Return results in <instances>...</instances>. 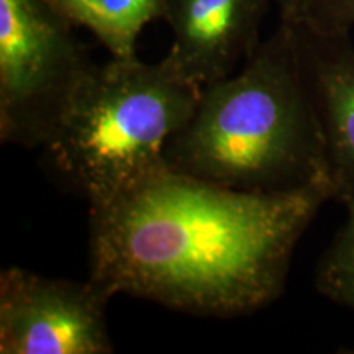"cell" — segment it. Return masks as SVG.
I'll return each instance as SVG.
<instances>
[{
	"label": "cell",
	"mask_w": 354,
	"mask_h": 354,
	"mask_svg": "<svg viewBox=\"0 0 354 354\" xmlns=\"http://www.w3.org/2000/svg\"><path fill=\"white\" fill-rule=\"evenodd\" d=\"M330 185L248 192L154 172L91 209L88 279L105 294L201 317L253 313L282 294L295 246Z\"/></svg>",
	"instance_id": "cell-1"
},
{
	"label": "cell",
	"mask_w": 354,
	"mask_h": 354,
	"mask_svg": "<svg viewBox=\"0 0 354 354\" xmlns=\"http://www.w3.org/2000/svg\"><path fill=\"white\" fill-rule=\"evenodd\" d=\"M165 162L174 172L248 192L333 189L289 21L261 39L240 73L202 87L192 118L166 146Z\"/></svg>",
	"instance_id": "cell-2"
},
{
	"label": "cell",
	"mask_w": 354,
	"mask_h": 354,
	"mask_svg": "<svg viewBox=\"0 0 354 354\" xmlns=\"http://www.w3.org/2000/svg\"><path fill=\"white\" fill-rule=\"evenodd\" d=\"M202 86L169 51L159 63L112 57L71 95L44 153L91 209L165 169V149L192 118Z\"/></svg>",
	"instance_id": "cell-3"
},
{
	"label": "cell",
	"mask_w": 354,
	"mask_h": 354,
	"mask_svg": "<svg viewBox=\"0 0 354 354\" xmlns=\"http://www.w3.org/2000/svg\"><path fill=\"white\" fill-rule=\"evenodd\" d=\"M51 0H0V138L44 148L79 82L87 48Z\"/></svg>",
	"instance_id": "cell-4"
},
{
	"label": "cell",
	"mask_w": 354,
	"mask_h": 354,
	"mask_svg": "<svg viewBox=\"0 0 354 354\" xmlns=\"http://www.w3.org/2000/svg\"><path fill=\"white\" fill-rule=\"evenodd\" d=\"M112 299L91 279L39 276L21 268L0 274V353L109 354L105 308Z\"/></svg>",
	"instance_id": "cell-5"
},
{
	"label": "cell",
	"mask_w": 354,
	"mask_h": 354,
	"mask_svg": "<svg viewBox=\"0 0 354 354\" xmlns=\"http://www.w3.org/2000/svg\"><path fill=\"white\" fill-rule=\"evenodd\" d=\"M269 6L272 0H161L174 38L169 51L202 87L232 76L259 46Z\"/></svg>",
	"instance_id": "cell-6"
},
{
	"label": "cell",
	"mask_w": 354,
	"mask_h": 354,
	"mask_svg": "<svg viewBox=\"0 0 354 354\" xmlns=\"http://www.w3.org/2000/svg\"><path fill=\"white\" fill-rule=\"evenodd\" d=\"M289 24L325 141L335 198L344 205L354 202V46L349 33Z\"/></svg>",
	"instance_id": "cell-7"
},
{
	"label": "cell",
	"mask_w": 354,
	"mask_h": 354,
	"mask_svg": "<svg viewBox=\"0 0 354 354\" xmlns=\"http://www.w3.org/2000/svg\"><path fill=\"white\" fill-rule=\"evenodd\" d=\"M76 26H84L112 57L136 56L143 28L161 19V0H51Z\"/></svg>",
	"instance_id": "cell-8"
},
{
	"label": "cell",
	"mask_w": 354,
	"mask_h": 354,
	"mask_svg": "<svg viewBox=\"0 0 354 354\" xmlns=\"http://www.w3.org/2000/svg\"><path fill=\"white\" fill-rule=\"evenodd\" d=\"M346 221L318 264L317 289L354 312V202L344 203Z\"/></svg>",
	"instance_id": "cell-9"
},
{
	"label": "cell",
	"mask_w": 354,
	"mask_h": 354,
	"mask_svg": "<svg viewBox=\"0 0 354 354\" xmlns=\"http://www.w3.org/2000/svg\"><path fill=\"white\" fill-rule=\"evenodd\" d=\"M287 21L320 33H349L354 26V0H307Z\"/></svg>",
	"instance_id": "cell-10"
},
{
	"label": "cell",
	"mask_w": 354,
	"mask_h": 354,
	"mask_svg": "<svg viewBox=\"0 0 354 354\" xmlns=\"http://www.w3.org/2000/svg\"><path fill=\"white\" fill-rule=\"evenodd\" d=\"M305 2H307V0H272L274 6L279 8V17H281V20L292 19Z\"/></svg>",
	"instance_id": "cell-11"
}]
</instances>
